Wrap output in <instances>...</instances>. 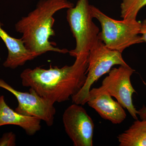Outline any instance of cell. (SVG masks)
Listing matches in <instances>:
<instances>
[{"label":"cell","instance_id":"cell-1","mask_svg":"<svg viewBox=\"0 0 146 146\" xmlns=\"http://www.w3.org/2000/svg\"><path fill=\"white\" fill-rule=\"evenodd\" d=\"M89 54L78 56L70 66L25 69L20 76L22 85L33 89L54 104L67 101L78 93L86 81Z\"/></svg>","mask_w":146,"mask_h":146},{"label":"cell","instance_id":"cell-2","mask_svg":"<svg viewBox=\"0 0 146 146\" xmlns=\"http://www.w3.org/2000/svg\"><path fill=\"white\" fill-rule=\"evenodd\" d=\"M74 6L68 0H40L36 8L15 25V29L22 35L21 39L26 47L37 56L48 52L60 53L69 52L67 49L54 47V42L49 41L55 35L53 29V16L58 11Z\"/></svg>","mask_w":146,"mask_h":146},{"label":"cell","instance_id":"cell-3","mask_svg":"<svg viewBox=\"0 0 146 146\" xmlns=\"http://www.w3.org/2000/svg\"><path fill=\"white\" fill-rule=\"evenodd\" d=\"M91 11L93 18L99 21L101 26L99 39L108 48L122 53L128 47L144 42L139 35L141 22L137 20H115L92 5Z\"/></svg>","mask_w":146,"mask_h":146},{"label":"cell","instance_id":"cell-4","mask_svg":"<svg viewBox=\"0 0 146 146\" xmlns=\"http://www.w3.org/2000/svg\"><path fill=\"white\" fill-rule=\"evenodd\" d=\"M116 65H128L121 52L108 48L99 39L89 51L86 81L78 93L72 97L73 103L86 104L92 85Z\"/></svg>","mask_w":146,"mask_h":146},{"label":"cell","instance_id":"cell-5","mask_svg":"<svg viewBox=\"0 0 146 146\" xmlns=\"http://www.w3.org/2000/svg\"><path fill=\"white\" fill-rule=\"evenodd\" d=\"M93 18L88 0H78L75 6L68 9L67 21L76 41V48L68 52L71 56L89 53L98 40L100 29Z\"/></svg>","mask_w":146,"mask_h":146},{"label":"cell","instance_id":"cell-6","mask_svg":"<svg viewBox=\"0 0 146 146\" xmlns=\"http://www.w3.org/2000/svg\"><path fill=\"white\" fill-rule=\"evenodd\" d=\"M135 72L129 65L112 68L102 82L101 89L114 97L131 116L138 119V110L133 104L132 96L136 91L133 88L131 77Z\"/></svg>","mask_w":146,"mask_h":146},{"label":"cell","instance_id":"cell-7","mask_svg":"<svg viewBox=\"0 0 146 146\" xmlns=\"http://www.w3.org/2000/svg\"><path fill=\"white\" fill-rule=\"evenodd\" d=\"M0 87L13 94L18 102L15 110L21 115L31 116L44 121L48 126L53 125L56 112L54 104L42 98L33 89L29 92L18 91L0 79Z\"/></svg>","mask_w":146,"mask_h":146},{"label":"cell","instance_id":"cell-8","mask_svg":"<svg viewBox=\"0 0 146 146\" xmlns=\"http://www.w3.org/2000/svg\"><path fill=\"white\" fill-rule=\"evenodd\" d=\"M62 119L65 132L74 146L93 145L95 125L82 105L74 103L68 106Z\"/></svg>","mask_w":146,"mask_h":146},{"label":"cell","instance_id":"cell-9","mask_svg":"<svg viewBox=\"0 0 146 146\" xmlns=\"http://www.w3.org/2000/svg\"><path fill=\"white\" fill-rule=\"evenodd\" d=\"M112 97L100 87L94 88L89 91L86 103L103 119L114 124H119L125 119L126 114L121 105Z\"/></svg>","mask_w":146,"mask_h":146},{"label":"cell","instance_id":"cell-10","mask_svg":"<svg viewBox=\"0 0 146 146\" xmlns=\"http://www.w3.org/2000/svg\"><path fill=\"white\" fill-rule=\"evenodd\" d=\"M0 22V37L8 50V56L3 65L6 68L15 69L23 66L27 61L37 57L26 47L22 39L11 36L3 29Z\"/></svg>","mask_w":146,"mask_h":146},{"label":"cell","instance_id":"cell-11","mask_svg":"<svg viewBox=\"0 0 146 146\" xmlns=\"http://www.w3.org/2000/svg\"><path fill=\"white\" fill-rule=\"evenodd\" d=\"M41 120L31 116L21 115L7 105L4 96H0V127L18 126L25 130L29 136H33L41 129Z\"/></svg>","mask_w":146,"mask_h":146},{"label":"cell","instance_id":"cell-12","mask_svg":"<svg viewBox=\"0 0 146 146\" xmlns=\"http://www.w3.org/2000/svg\"><path fill=\"white\" fill-rule=\"evenodd\" d=\"M117 139L120 146H146V119L135 120Z\"/></svg>","mask_w":146,"mask_h":146},{"label":"cell","instance_id":"cell-13","mask_svg":"<svg viewBox=\"0 0 146 146\" xmlns=\"http://www.w3.org/2000/svg\"><path fill=\"white\" fill-rule=\"evenodd\" d=\"M146 5V0H122L121 17L123 19L136 20L139 11Z\"/></svg>","mask_w":146,"mask_h":146},{"label":"cell","instance_id":"cell-14","mask_svg":"<svg viewBox=\"0 0 146 146\" xmlns=\"http://www.w3.org/2000/svg\"><path fill=\"white\" fill-rule=\"evenodd\" d=\"M16 145V135L13 132L3 134L0 138V146H14Z\"/></svg>","mask_w":146,"mask_h":146},{"label":"cell","instance_id":"cell-15","mask_svg":"<svg viewBox=\"0 0 146 146\" xmlns=\"http://www.w3.org/2000/svg\"><path fill=\"white\" fill-rule=\"evenodd\" d=\"M140 34L144 42H146V19L141 23Z\"/></svg>","mask_w":146,"mask_h":146},{"label":"cell","instance_id":"cell-16","mask_svg":"<svg viewBox=\"0 0 146 146\" xmlns=\"http://www.w3.org/2000/svg\"><path fill=\"white\" fill-rule=\"evenodd\" d=\"M138 115L141 120L146 119V106H143V107L138 110Z\"/></svg>","mask_w":146,"mask_h":146},{"label":"cell","instance_id":"cell-17","mask_svg":"<svg viewBox=\"0 0 146 146\" xmlns=\"http://www.w3.org/2000/svg\"></svg>","mask_w":146,"mask_h":146}]
</instances>
